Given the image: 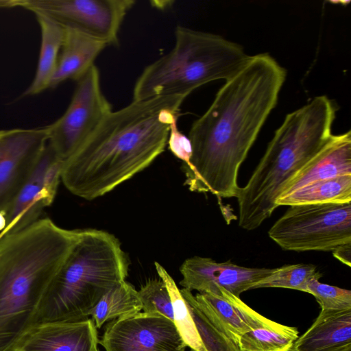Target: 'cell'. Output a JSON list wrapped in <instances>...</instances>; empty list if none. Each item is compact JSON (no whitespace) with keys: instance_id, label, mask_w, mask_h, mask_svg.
Wrapping results in <instances>:
<instances>
[{"instance_id":"14","label":"cell","mask_w":351,"mask_h":351,"mask_svg":"<svg viewBox=\"0 0 351 351\" xmlns=\"http://www.w3.org/2000/svg\"><path fill=\"white\" fill-rule=\"evenodd\" d=\"M195 298L211 323L237 345L244 333L271 321L223 287H218L212 293H198Z\"/></svg>"},{"instance_id":"11","label":"cell","mask_w":351,"mask_h":351,"mask_svg":"<svg viewBox=\"0 0 351 351\" xmlns=\"http://www.w3.org/2000/svg\"><path fill=\"white\" fill-rule=\"evenodd\" d=\"M47 142V126L0 130V212L22 189Z\"/></svg>"},{"instance_id":"29","label":"cell","mask_w":351,"mask_h":351,"mask_svg":"<svg viewBox=\"0 0 351 351\" xmlns=\"http://www.w3.org/2000/svg\"><path fill=\"white\" fill-rule=\"evenodd\" d=\"M332 252L335 258L348 267L351 266V243L341 245Z\"/></svg>"},{"instance_id":"32","label":"cell","mask_w":351,"mask_h":351,"mask_svg":"<svg viewBox=\"0 0 351 351\" xmlns=\"http://www.w3.org/2000/svg\"><path fill=\"white\" fill-rule=\"evenodd\" d=\"M98 351H99V350H98Z\"/></svg>"},{"instance_id":"31","label":"cell","mask_w":351,"mask_h":351,"mask_svg":"<svg viewBox=\"0 0 351 351\" xmlns=\"http://www.w3.org/2000/svg\"><path fill=\"white\" fill-rule=\"evenodd\" d=\"M13 351H20V350H19L16 349V350H13Z\"/></svg>"},{"instance_id":"26","label":"cell","mask_w":351,"mask_h":351,"mask_svg":"<svg viewBox=\"0 0 351 351\" xmlns=\"http://www.w3.org/2000/svg\"><path fill=\"white\" fill-rule=\"evenodd\" d=\"M146 313H158L173 322V307L166 285L160 280H149L138 291Z\"/></svg>"},{"instance_id":"2","label":"cell","mask_w":351,"mask_h":351,"mask_svg":"<svg viewBox=\"0 0 351 351\" xmlns=\"http://www.w3.org/2000/svg\"><path fill=\"white\" fill-rule=\"evenodd\" d=\"M185 95L133 101L112 111L64 161L61 180L73 195L93 200L147 167L167 144Z\"/></svg>"},{"instance_id":"4","label":"cell","mask_w":351,"mask_h":351,"mask_svg":"<svg viewBox=\"0 0 351 351\" xmlns=\"http://www.w3.org/2000/svg\"><path fill=\"white\" fill-rule=\"evenodd\" d=\"M66 256L49 232L27 227L0 237V351L16 350Z\"/></svg>"},{"instance_id":"10","label":"cell","mask_w":351,"mask_h":351,"mask_svg":"<svg viewBox=\"0 0 351 351\" xmlns=\"http://www.w3.org/2000/svg\"><path fill=\"white\" fill-rule=\"evenodd\" d=\"M99 343L105 351H186V348L172 320L144 312L112 320Z\"/></svg>"},{"instance_id":"8","label":"cell","mask_w":351,"mask_h":351,"mask_svg":"<svg viewBox=\"0 0 351 351\" xmlns=\"http://www.w3.org/2000/svg\"><path fill=\"white\" fill-rule=\"evenodd\" d=\"M112 111L102 93L99 72L94 64L80 79L64 113L47 125L48 144L64 161Z\"/></svg>"},{"instance_id":"6","label":"cell","mask_w":351,"mask_h":351,"mask_svg":"<svg viewBox=\"0 0 351 351\" xmlns=\"http://www.w3.org/2000/svg\"><path fill=\"white\" fill-rule=\"evenodd\" d=\"M175 38L173 49L145 67L137 79L133 101L188 96L205 84L227 80L250 57L240 45L219 35L179 25Z\"/></svg>"},{"instance_id":"17","label":"cell","mask_w":351,"mask_h":351,"mask_svg":"<svg viewBox=\"0 0 351 351\" xmlns=\"http://www.w3.org/2000/svg\"><path fill=\"white\" fill-rule=\"evenodd\" d=\"M289 351H351V309H321Z\"/></svg>"},{"instance_id":"19","label":"cell","mask_w":351,"mask_h":351,"mask_svg":"<svg viewBox=\"0 0 351 351\" xmlns=\"http://www.w3.org/2000/svg\"><path fill=\"white\" fill-rule=\"evenodd\" d=\"M40 25L41 41L34 77L22 97L38 95L49 88L62 45L64 27L41 13H34Z\"/></svg>"},{"instance_id":"30","label":"cell","mask_w":351,"mask_h":351,"mask_svg":"<svg viewBox=\"0 0 351 351\" xmlns=\"http://www.w3.org/2000/svg\"><path fill=\"white\" fill-rule=\"evenodd\" d=\"M5 227V219L3 214L0 212V232H1Z\"/></svg>"},{"instance_id":"24","label":"cell","mask_w":351,"mask_h":351,"mask_svg":"<svg viewBox=\"0 0 351 351\" xmlns=\"http://www.w3.org/2000/svg\"><path fill=\"white\" fill-rule=\"evenodd\" d=\"M322 276V274L313 264L286 265L274 268L272 273L254 283L251 289L285 288L307 293L308 284Z\"/></svg>"},{"instance_id":"13","label":"cell","mask_w":351,"mask_h":351,"mask_svg":"<svg viewBox=\"0 0 351 351\" xmlns=\"http://www.w3.org/2000/svg\"><path fill=\"white\" fill-rule=\"evenodd\" d=\"M274 269L247 267L230 261L217 263L210 258L194 256L186 259L180 267L182 279L180 285L190 291L212 293L223 287L233 295L251 289L252 285L273 272Z\"/></svg>"},{"instance_id":"23","label":"cell","mask_w":351,"mask_h":351,"mask_svg":"<svg viewBox=\"0 0 351 351\" xmlns=\"http://www.w3.org/2000/svg\"><path fill=\"white\" fill-rule=\"evenodd\" d=\"M156 271L167 287L170 295L173 322L186 346L193 351H206L197 330L188 304L173 278L158 263L155 262Z\"/></svg>"},{"instance_id":"22","label":"cell","mask_w":351,"mask_h":351,"mask_svg":"<svg viewBox=\"0 0 351 351\" xmlns=\"http://www.w3.org/2000/svg\"><path fill=\"white\" fill-rule=\"evenodd\" d=\"M298 335L297 328L271 321L244 333L237 346L241 351H289Z\"/></svg>"},{"instance_id":"25","label":"cell","mask_w":351,"mask_h":351,"mask_svg":"<svg viewBox=\"0 0 351 351\" xmlns=\"http://www.w3.org/2000/svg\"><path fill=\"white\" fill-rule=\"evenodd\" d=\"M180 292L188 304L206 351H241L234 341L217 328L207 318L191 291L182 288Z\"/></svg>"},{"instance_id":"16","label":"cell","mask_w":351,"mask_h":351,"mask_svg":"<svg viewBox=\"0 0 351 351\" xmlns=\"http://www.w3.org/2000/svg\"><path fill=\"white\" fill-rule=\"evenodd\" d=\"M351 175V132L333 135L330 142L284 184L280 195L308 184Z\"/></svg>"},{"instance_id":"12","label":"cell","mask_w":351,"mask_h":351,"mask_svg":"<svg viewBox=\"0 0 351 351\" xmlns=\"http://www.w3.org/2000/svg\"><path fill=\"white\" fill-rule=\"evenodd\" d=\"M63 163L47 142L29 179L2 213L5 227L0 236L21 230L40 219L43 209L55 199Z\"/></svg>"},{"instance_id":"1","label":"cell","mask_w":351,"mask_h":351,"mask_svg":"<svg viewBox=\"0 0 351 351\" xmlns=\"http://www.w3.org/2000/svg\"><path fill=\"white\" fill-rule=\"evenodd\" d=\"M286 76L273 57L259 53L226 80L189 130L192 155L183 168L191 191L237 197L239 168L275 108Z\"/></svg>"},{"instance_id":"28","label":"cell","mask_w":351,"mask_h":351,"mask_svg":"<svg viewBox=\"0 0 351 351\" xmlns=\"http://www.w3.org/2000/svg\"><path fill=\"white\" fill-rule=\"evenodd\" d=\"M177 122L176 119L171 125L167 143L173 154L183 162V166H188L192 155L191 144L189 137L178 130Z\"/></svg>"},{"instance_id":"21","label":"cell","mask_w":351,"mask_h":351,"mask_svg":"<svg viewBox=\"0 0 351 351\" xmlns=\"http://www.w3.org/2000/svg\"><path fill=\"white\" fill-rule=\"evenodd\" d=\"M143 304L138 291L125 280L108 291L91 312V319L97 329L106 322L139 313Z\"/></svg>"},{"instance_id":"9","label":"cell","mask_w":351,"mask_h":351,"mask_svg":"<svg viewBox=\"0 0 351 351\" xmlns=\"http://www.w3.org/2000/svg\"><path fill=\"white\" fill-rule=\"evenodd\" d=\"M134 0H17L16 7L51 18L107 45L119 43V32Z\"/></svg>"},{"instance_id":"7","label":"cell","mask_w":351,"mask_h":351,"mask_svg":"<svg viewBox=\"0 0 351 351\" xmlns=\"http://www.w3.org/2000/svg\"><path fill=\"white\" fill-rule=\"evenodd\" d=\"M268 236L286 251L332 252L351 243V202L290 206Z\"/></svg>"},{"instance_id":"20","label":"cell","mask_w":351,"mask_h":351,"mask_svg":"<svg viewBox=\"0 0 351 351\" xmlns=\"http://www.w3.org/2000/svg\"><path fill=\"white\" fill-rule=\"evenodd\" d=\"M351 202V175L315 182L277 197L276 204L293 206Z\"/></svg>"},{"instance_id":"3","label":"cell","mask_w":351,"mask_h":351,"mask_svg":"<svg viewBox=\"0 0 351 351\" xmlns=\"http://www.w3.org/2000/svg\"><path fill=\"white\" fill-rule=\"evenodd\" d=\"M334 102L325 95L287 114L249 180L240 187L239 226L252 230L278 208L284 184L332 139Z\"/></svg>"},{"instance_id":"18","label":"cell","mask_w":351,"mask_h":351,"mask_svg":"<svg viewBox=\"0 0 351 351\" xmlns=\"http://www.w3.org/2000/svg\"><path fill=\"white\" fill-rule=\"evenodd\" d=\"M108 45L76 29L64 27V36L56 69L49 88L62 82L80 79L94 64Z\"/></svg>"},{"instance_id":"5","label":"cell","mask_w":351,"mask_h":351,"mask_svg":"<svg viewBox=\"0 0 351 351\" xmlns=\"http://www.w3.org/2000/svg\"><path fill=\"white\" fill-rule=\"evenodd\" d=\"M129 265L114 235L101 230L82 229L42 297L34 326L89 318L100 299L125 280Z\"/></svg>"},{"instance_id":"27","label":"cell","mask_w":351,"mask_h":351,"mask_svg":"<svg viewBox=\"0 0 351 351\" xmlns=\"http://www.w3.org/2000/svg\"><path fill=\"white\" fill-rule=\"evenodd\" d=\"M313 295L324 310L351 309V291L322 283L313 280L308 285V292Z\"/></svg>"},{"instance_id":"15","label":"cell","mask_w":351,"mask_h":351,"mask_svg":"<svg viewBox=\"0 0 351 351\" xmlns=\"http://www.w3.org/2000/svg\"><path fill=\"white\" fill-rule=\"evenodd\" d=\"M97 330L91 318L50 322L32 327L19 343L20 351H98Z\"/></svg>"}]
</instances>
